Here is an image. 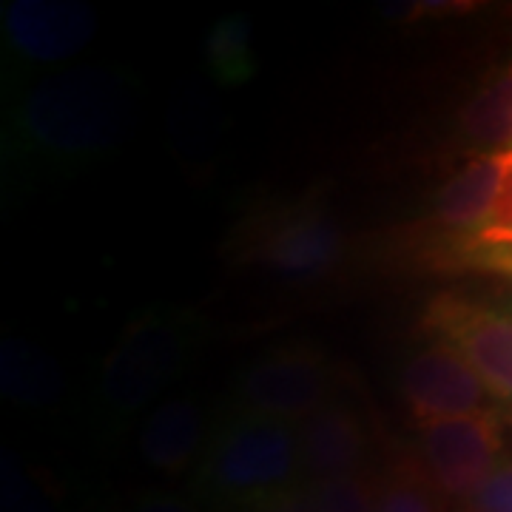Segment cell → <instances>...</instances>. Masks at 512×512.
I'll return each instance as SVG.
<instances>
[{"mask_svg": "<svg viewBox=\"0 0 512 512\" xmlns=\"http://www.w3.org/2000/svg\"><path fill=\"white\" fill-rule=\"evenodd\" d=\"M205 439V419L191 396L165 399L148 413L140 433V456L148 467L180 476L200 453Z\"/></svg>", "mask_w": 512, "mask_h": 512, "instance_id": "obj_11", "label": "cell"}, {"mask_svg": "<svg viewBox=\"0 0 512 512\" xmlns=\"http://www.w3.org/2000/svg\"><path fill=\"white\" fill-rule=\"evenodd\" d=\"M507 171V148L478 154L444 185L436 197L433 220L450 231H478L490 217Z\"/></svg>", "mask_w": 512, "mask_h": 512, "instance_id": "obj_12", "label": "cell"}, {"mask_svg": "<svg viewBox=\"0 0 512 512\" xmlns=\"http://www.w3.org/2000/svg\"><path fill=\"white\" fill-rule=\"evenodd\" d=\"M208 66L217 74V80L228 86L248 83L256 74V57L251 49V20L245 15L222 18L208 35Z\"/></svg>", "mask_w": 512, "mask_h": 512, "instance_id": "obj_16", "label": "cell"}, {"mask_svg": "<svg viewBox=\"0 0 512 512\" xmlns=\"http://www.w3.org/2000/svg\"><path fill=\"white\" fill-rule=\"evenodd\" d=\"M248 259L274 274L311 282L328 276L345 256V234L322 208L296 205L262 220L248 239Z\"/></svg>", "mask_w": 512, "mask_h": 512, "instance_id": "obj_6", "label": "cell"}, {"mask_svg": "<svg viewBox=\"0 0 512 512\" xmlns=\"http://www.w3.org/2000/svg\"><path fill=\"white\" fill-rule=\"evenodd\" d=\"M421 328L453 345L495 399L512 404V313L439 293L427 305Z\"/></svg>", "mask_w": 512, "mask_h": 512, "instance_id": "obj_5", "label": "cell"}, {"mask_svg": "<svg viewBox=\"0 0 512 512\" xmlns=\"http://www.w3.org/2000/svg\"><path fill=\"white\" fill-rule=\"evenodd\" d=\"M379 512H447V495L436 487L424 461L410 450H399L376 478Z\"/></svg>", "mask_w": 512, "mask_h": 512, "instance_id": "obj_14", "label": "cell"}, {"mask_svg": "<svg viewBox=\"0 0 512 512\" xmlns=\"http://www.w3.org/2000/svg\"><path fill=\"white\" fill-rule=\"evenodd\" d=\"M256 512H313L311 493L302 490V487H291V490H282V493L271 495L268 501H262Z\"/></svg>", "mask_w": 512, "mask_h": 512, "instance_id": "obj_21", "label": "cell"}, {"mask_svg": "<svg viewBox=\"0 0 512 512\" xmlns=\"http://www.w3.org/2000/svg\"><path fill=\"white\" fill-rule=\"evenodd\" d=\"M3 35L29 63H63L97 35V12L80 0H12L3 6Z\"/></svg>", "mask_w": 512, "mask_h": 512, "instance_id": "obj_9", "label": "cell"}, {"mask_svg": "<svg viewBox=\"0 0 512 512\" xmlns=\"http://www.w3.org/2000/svg\"><path fill=\"white\" fill-rule=\"evenodd\" d=\"M0 384L9 402L20 407H52L63 399V379L57 367L35 348L6 339L0 353Z\"/></svg>", "mask_w": 512, "mask_h": 512, "instance_id": "obj_13", "label": "cell"}, {"mask_svg": "<svg viewBox=\"0 0 512 512\" xmlns=\"http://www.w3.org/2000/svg\"><path fill=\"white\" fill-rule=\"evenodd\" d=\"M313 512H379L376 481L362 473L319 478L308 487Z\"/></svg>", "mask_w": 512, "mask_h": 512, "instance_id": "obj_17", "label": "cell"}, {"mask_svg": "<svg viewBox=\"0 0 512 512\" xmlns=\"http://www.w3.org/2000/svg\"><path fill=\"white\" fill-rule=\"evenodd\" d=\"M461 131L476 146L498 151L512 146V66L473 94L461 111Z\"/></svg>", "mask_w": 512, "mask_h": 512, "instance_id": "obj_15", "label": "cell"}, {"mask_svg": "<svg viewBox=\"0 0 512 512\" xmlns=\"http://www.w3.org/2000/svg\"><path fill=\"white\" fill-rule=\"evenodd\" d=\"M330 393V362L311 348H285L262 356L242 373L237 387L239 413L262 419L305 421Z\"/></svg>", "mask_w": 512, "mask_h": 512, "instance_id": "obj_4", "label": "cell"}, {"mask_svg": "<svg viewBox=\"0 0 512 512\" xmlns=\"http://www.w3.org/2000/svg\"><path fill=\"white\" fill-rule=\"evenodd\" d=\"M131 512H197L177 495H148Z\"/></svg>", "mask_w": 512, "mask_h": 512, "instance_id": "obj_22", "label": "cell"}, {"mask_svg": "<svg viewBox=\"0 0 512 512\" xmlns=\"http://www.w3.org/2000/svg\"><path fill=\"white\" fill-rule=\"evenodd\" d=\"M467 512H512V461L498 464L490 478L467 498Z\"/></svg>", "mask_w": 512, "mask_h": 512, "instance_id": "obj_19", "label": "cell"}, {"mask_svg": "<svg viewBox=\"0 0 512 512\" xmlns=\"http://www.w3.org/2000/svg\"><path fill=\"white\" fill-rule=\"evenodd\" d=\"M399 384L407 410L421 427L490 410L484 382L478 379L473 365L447 342H436L416 353L402 367Z\"/></svg>", "mask_w": 512, "mask_h": 512, "instance_id": "obj_8", "label": "cell"}, {"mask_svg": "<svg viewBox=\"0 0 512 512\" xmlns=\"http://www.w3.org/2000/svg\"><path fill=\"white\" fill-rule=\"evenodd\" d=\"M299 467V430L293 424L239 413L214 433L202 458V484L220 498L259 507L271 495L291 490Z\"/></svg>", "mask_w": 512, "mask_h": 512, "instance_id": "obj_2", "label": "cell"}, {"mask_svg": "<svg viewBox=\"0 0 512 512\" xmlns=\"http://www.w3.org/2000/svg\"><path fill=\"white\" fill-rule=\"evenodd\" d=\"M3 512H46L40 495L23 476L18 458L9 461V453H3Z\"/></svg>", "mask_w": 512, "mask_h": 512, "instance_id": "obj_20", "label": "cell"}, {"mask_svg": "<svg viewBox=\"0 0 512 512\" xmlns=\"http://www.w3.org/2000/svg\"><path fill=\"white\" fill-rule=\"evenodd\" d=\"M299 453L313 481L359 473L367 453L365 427L348 404L328 399L299 424Z\"/></svg>", "mask_w": 512, "mask_h": 512, "instance_id": "obj_10", "label": "cell"}, {"mask_svg": "<svg viewBox=\"0 0 512 512\" xmlns=\"http://www.w3.org/2000/svg\"><path fill=\"white\" fill-rule=\"evenodd\" d=\"M194 350L188 316L151 311L134 319L100 367V399L117 416L140 413L180 376Z\"/></svg>", "mask_w": 512, "mask_h": 512, "instance_id": "obj_3", "label": "cell"}, {"mask_svg": "<svg viewBox=\"0 0 512 512\" xmlns=\"http://www.w3.org/2000/svg\"><path fill=\"white\" fill-rule=\"evenodd\" d=\"M504 450L501 421L493 410L421 427L419 456L447 498H470L490 478Z\"/></svg>", "mask_w": 512, "mask_h": 512, "instance_id": "obj_7", "label": "cell"}, {"mask_svg": "<svg viewBox=\"0 0 512 512\" xmlns=\"http://www.w3.org/2000/svg\"><path fill=\"white\" fill-rule=\"evenodd\" d=\"M464 248H470V251L510 248L512 251V146L507 148V171H504V183H501L493 211L484 220V225L470 234Z\"/></svg>", "mask_w": 512, "mask_h": 512, "instance_id": "obj_18", "label": "cell"}, {"mask_svg": "<svg viewBox=\"0 0 512 512\" xmlns=\"http://www.w3.org/2000/svg\"><path fill=\"white\" fill-rule=\"evenodd\" d=\"M134 94L120 72L74 66L40 80L20 100L18 128L26 143L55 160H94L114 148L131 123Z\"/></svg>", "mask_w": 512, "mask_h": 512, "instance_id": "obj_1", "label": "cell"}]
</instances>
